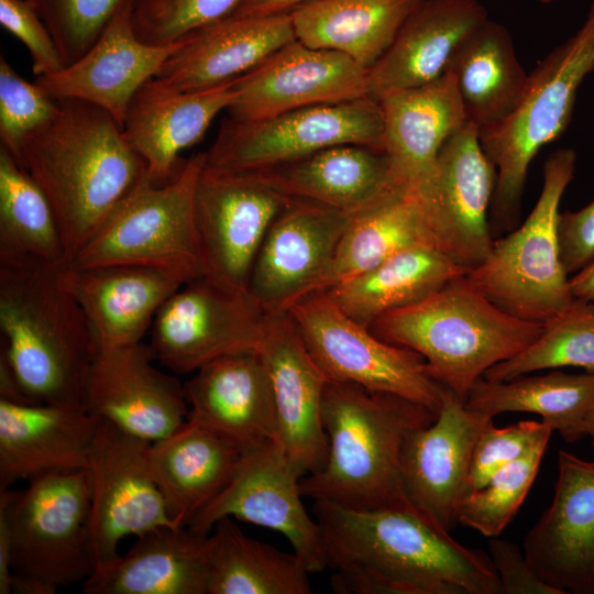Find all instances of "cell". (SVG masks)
Listing matches in <instances>:
<instances>
[{"mask_svg":"<svg viewBox=\"0 0 594 594\" xmlns=\"http://www.w3.org/2000/svg\"><path fill=\"white\" fill-rule=\"evenodd\" d=\"M339 593L499 594L490 554L462 546L407 501L376 509L315 502Z\"/></svg>","mask_w":594,"mask_h":594,"instance_id":"obj_1","label":"cell"},{"mask_svg":"<svg viewBox=\"0 0 594 594\" xmlns=\"http://www.w3.org/2000/svg\"><path fill=\"white\" fill-rule=\"evenodd\" d=\"M18 164L47 197L67 263L147 174L113 117L78 99L58 100L55 117L23 143Z\"/></svg>","mask_w":594,"mask_h":594,"instance_id":"obj_2","label":"cell"},{"mask_svg":"<svg viewBox=\"0 0 594 594\" xmlns=\"http://www.w3.org/2000/svg\"><path fill=\"white\" fill-rule=\"evenodd\" d=\"M63 264H0V360L31 404L82 407L98 345Z\"/></svg>","mask_w":594,"mask_h":594,"instance_id":"obj_3","label":"cell"},{"mask_svg":"<svg viewBox=\"0 0 594 594\" xmlns=\"http://www.w3.org/2000/svg\"><path fill=\"white\" fill-rule=\"evenodd\" d=\"M437 416L395 394L328 381L321 406L328 458L318 472L300 480L301 495L362 510L407 501L400 480L403 446Z\"/></svg>","mask_w":594,"mask_h":594,"instance_id":"obj_4","label":"cell"},{"mask_svg":"<svg viewBox=\"0 0 594 594\" xmlns=\"http://www.w3.org/2000/svg\"><path fill=\"white\" fill-rule=\"evenodd\" d=\"M543 327L496 306L465 274L417 302L384 314L369 328L383 341L419 353L430 377L465 403L490 367L527 348Z\"/></svg>","mask_w":594,"mask_h":594,"instance_id":"obj_5","label":"cell"},{"mask_svg":"<svg viewBox=\"0 0 594 594\" xmlns=\"http://www.w3.org/2000/svg\"><path fill=\"white\" fill-rule=\"evenodd\" d=\"M594 72V0L576 32L529 73L524 97L503 121L479 130L497 173L490 216L496 231L518 226L528 169L539 151L568 129L576 94Z\"/></svg>","mask_w":594,"mask_h":594,"instance_id":"obj_6","label":"cell"},{"mask_svg":"<svg viewBox=\"0 0 594 594\" xmlns=\"http://www.w3.org/2000/svg\"><path fill=\"white\" fill-rule=\"evenodd\" d=\"M87 469L29 480L0 491V522L9 538L12 593L54 594L95 570Z\"/></svg>","mask_w":594,"mask_h":594,"instance_id":"obj_7","label":"cell"},{"mask_svg":"<svg viewBox=\"0 0 594 594\" xmlns=\"http://www.w3.org/2000/svg\"><path fill=\"white\" fill-rule=\"evenodd\" d=\"M576 153L559 148L543 165L540 195L527 219L496 241L468 279L506 312L546 323L574 300L560 258L559 206L575 173Z\"/></svg>","mask_w":594,"mask_h":594,"instance_id":"obj_8","label":"cell"},{"mask_svg":"<svg viewBox=\"0 0 594 594\" xmlns=\"http://www.w3.org/2000/svg\"><path fill=\"white\" fill-rule=\"evenodd\" d=\"M204 165L200 152L165 184L153 183L146 174L67 264L146 265L200 276L194 194Z\"/></svg>","mask_w":594,"mask_h":594,"instance_id":"obj_9","label":"cell"},{"mask_svg":"<svg viewBox=\"0 0 594 594\" xmlns=\"http://www.w3.org/2000/svg\"><path fill=\"white\" fill-rule=\"evenodd\" d=\"M286 311L328 381L395 394L439 413L442 385L430 377L424 358L416 351L377 338L326 293L307 295Z\"/></svg>","mask_w":594,"mask_h":594,"instance_id":"obj_10","label":"cell"},{"mask_svg":"<svg viewBox=\"0 0 594 594\" xmlns=\"http://www.w3.org/2000/svg\"><path fill=\"white\" fill-rule=\"evenodd\" d=\"M380 102L355 100L296 109L271 118L222 121L205 152V166L223 172H257L339 144L384 150Z\"/></svg>","mask_w":594,"mask_h":594,"instance_id":"obj_11","label":"cell"},{"mask_svg":"<svg viewBox=\"0 0 594 594\" xmlns=\"http://www.w3.org/2000/svg\"><path fill=\"white\" fill-rule=\"evenodd\" d=\"M267 314L250 292L200 275L161 306L152 323L150 348L173 372H194L227 354L258 351Z\"/></svg>","mask_w":594,"mask_h":594,"instance_id":"obj_12","label":"cell"},{"mask_svg":"<svg viewBox=\"0 0 594 594\" xmlns=\"http://www.w3.org/2000/svg\"><path fill=\"white\" fill-rule=\"evenodd\" d=\"M289 199L255 173L216 170L204 165L194 194L201 275L231 289L249 292L258 250Z\"/></svg>","mask_w":594,"mask_h":594,"instance_id":"obj_13","label":"cell"},{"mask_svg":"<svg viewBox=\"0 0 594 594\" xmlns=\"http://www.w3.org/2000/svg\"><path fill=\"white\" fill-rule=\"evenodd\" d=\"M150 443L99 419L87 466L95 569L112 562L119 556L120 541L128 536L179 528L151 472Z\"/></svg>","mask_w":594,"mask_h":594,"instance_id":"obj_14","label":"cell"},{"mask_svg":"<svg viewBox=\"0 0 594 594\" xmlns=\"http://www.w3.org/2000/svg\"><path fill=\"white\" fill-rule=\"evenodd\" d=\"M304 474L283 449L268 441L242 455L227 486L187 526L209 535L217 521L237 518L280 532L310 573L327 568L323 535L301 502Z\"/></svg>","mask_w":594,"mask_h":594,"instance_id":"obj_15","label":"cell"},{"mask_svg":"<svg viewBox=\"0 0 594 594\" xmlns=\"http://www.w3.org/2000/svg\"><path fill=\"white\" fill-rule=\"evenodd\" d=\"M496 179L479 129L468 121L444 142L430 179L416 190L439 249L468 271L481 264L494 244L488 216Z\"/></svg>","mask_w":594,"mask_h":594,"instance_id":"obj_16","label":"cell"},{"mask_svg":"<svg viewBox=\"0 0 594 594\" xmlns=\"http://www.w3.org/2000/svg\"><path fill=\"white\" fill-rule=\"evenodd\" d=\"M441 398L436 420L414 430L405 440L400 480L407 502L450 531L468 494L475 444L493 418L469 409L444 386Z\"/></svg>","mask_w":594,"mask_h":594,"instance_id":"obj_17","label":"cell"},{"mask_svg":"<svg viewBox=\"0 0 594 594\" xmlns=\"http://www.w3.org/2000/svg\"><path fill=\"white\" fill-rule=\"evenodd\" d=\"M367 72L350 57L294 40L233 81L229 117L254 121L367 97Z\"/></svg>","mask_w":594,"mask_h":594,"instance_id":"obj_18","label":"cell"},{"mask_svg":"<svg viewBox=\"0 0 594 594\" xmlns=\"http://www.w3.org/2000/svg\"><path fill=\"white\" fill-rule=\"evenodd\" d=\"M154 359L142 343L100 350L85 377L82 407L151 443L177 430L189 415L184 386Z\"/></svg>","mask_w":594,"mask_h":594,"instance_id":"obj_19","label":"cell"},{"mask_svg":"<svg viewBox=\"0 0 594 594\" xmlns=\"http://www.w3.org/2000/svg\"><path fill=\"white\" fill-rule=\"evenodd\" d=\"M354 217L290 198L272 222L256 255L250 294L270 311L307 296L329 267Z\"/></svg>","mask_w":594,"mask_h":594,"instance_id":"obj_20","label":"cell"},{"mask_svg":"<svg viewBox=\"0 0 594 594\" xmlns=\"http://www.w3.org/2000/svg\"><path fill=\"white\" fill-rule=\"evenodd\" d=\"M522 550L549 585L563 594H594V461L559 450L552 502Z\"/></svg>","mask_w":594,"mask_h":594,"instance_id":"obj_21","label":"cell"},{"mask_svg":"<svg viewBox=\"0 0 594 594\" xmlns=\"http://www.w3.org/2000/svg\"><path fill=\"white\" fill-rule=\"evenodd\" d=\"M273 386L277 435L275 442L305 475L318 472L328 458L321 420L327 377L308 353L286 310L270 311L258 349Z\"/></svg>","mask_w":594,"mask_h":594,"instance_id":"obj_22","label":"cell"},{"mask_svg":"<svg viewBox=\"0 0 594 594\" xmlns=\"http://www.w3.org/2000/svg\"><path fill=\"white\" fill-rule=\"evenodd\" d=\"M193 278L179 270L133 264L59 268V280L85 312L99 351L141 343L161 306Z\"/></svg>","mask_w":594,"mask_h":594,"instance_id":"obj_23","label":"cell"},{"mask_svg":"<svg viewBox=\"0 0 594 594\" xmlns=\"http://www.w3.org/2000/svg\"><path fill=\"white\" fill-rule=\"evenodd\" d=\"M133 4L116 14L80 58L55 74L36 78L47 96L56 101L78 99L92 103L122 128L134 95L157 75L182 43L152 45L140 40L132 23Z\"/></svg>","mask_w":594,"mask_h":594,"instance_id":"obj_24","label":"cell"},{"mask_svg":"<svg viewBox=\"0 0 594 594\" xmlns=\"http://www.w3.org/2000/svg\"><path fill=\"white\" fill-rule=\"evenodd\" d=\"M184 385L188 418L213 430L243 454L275 441L277 416L267 366L258 351L220 356Z\"/></svg>","mask_w":594,"mask_h":594,"instance_id":"obj_25","label":"cell"},{"mask_svg":"<svg viewBox=\"0 0 594 594\" xmlns=\"http://www.w3.org/2000/svg\"><path fill=\"white\" fill-rule=\"evenodd\" d=\"M249 173L289 198L353 217L410 188L396 177L384 150L363 144H339Z\"/></svg>","mask_w":594,"mask_h":594,"instance_id":"obj_26","label":"cell"},{"mask_svg":"<svg viewBox=\"0 0 594 594\" xmlns=\"http://www.w3.org/2000/svg\"><path fill=\"white\" fill-rule=\"evenodd\" d=\"M479 0H421L367 72V97L381 101L440 78L460 45L488 20Z\"/></svg>","mask_w":594,"mask_h":594,"instance_id":"obj_27","label":"cell"},{"mask_svg":"<svg viewBox=\"0 0 594 594\" xmlns=\"http://www.w3.org/2000/svg\"><path fill=\"white\" fill-rule=\"evenodd\" d=\"M233 80L199 91H179L155 77L132 98L122 124L128 144L147 176L165 184L178 172V154L198 143L215 117L234 98Z\"/></svg>","mask_w":594,"mask_h":594,"instance_id":"obj_28","label":"cell"},{"mask_svg":"<svg viewBox=\"0 0 594 594\" xmlns=\"http://www.w3.org/2000/svg\"><path fill=\"white\" fill-rule=\"evenodd\" d=\"M98 422L84 407L0 399V491L19 480L87 469Z\"/></svg>","mask_w":594,"mask_h":594,"instance_id":"obj_29","label":"cell"},{"mask_svg":"<svg viewBox=\"0 0 594 594\" xmlns=\"http://www.w3.org/2000/svg\"><path fill=\"white\" fill-rule=\"evenodd\" d=\"M296 40L290 13L229 16L182 38L155 76L179 91H199L248 73Z\"/></svg>","mask_w":594,"mask_h":594,"instance_id":"obj_30","label":"cell"},{"mask_svg":"<svg viewBox=\"0 0 594 594\" xmlns=\"http://www.w3.org/2000/svg\"><path fill=\"white\" fill-rule=\"evenodd\" d=\"M384 141L396 177L419 190L430 179L444 142L468 122L453 76L446 72L425 86L378 101Z\"/></svg>","mask_w":594,"mask_h":594,"instance_id":"obj_31","label":"cell"},{"mask_svg":"<svg viewBox=\"0 0 594 594\" xmlns=\"http://www.w3.org/2000/svg\"><path fill=\"white\" fill-rule=\"evenodd\" d=\"M209 535L164 527L82 582L85 594H208Z\"/></svg>","mask_w":594,"mask_h":594,"instance_id":"obj_32","label":"cell"},{"mask_svg":"<svg viewBox=\"0 0 594 594\" xmlns=\"http://www.w3.org/2000/svg\"><path fill=\"white\" fill-rule=\"evenodd\" d=\"M242 455L220 435L190 418L167 437L150 443V469L177 527H187L218 496Z\"/></svg>","mask_w":594,"mask_h":594,"instance_id":"obj_33","label":"cell"},{"mask_svg":"<svg viewBox=\"0 0 594 594\" xmlns=\"http://www.w3.org/2000/svg\"><path fill=\"white\" fill-rule=\"evenodd\" d=\"M447 72L454 78L468 121L479 130L515 111L529 77L509 31L491 19L460 45Z\"/></svg>","mask_w":594,"mask_h":594,"instance_id":"obj_34","label":"cell"},{"mask_svg":"<svg viewBox=\"0 0 594 594\" xmlns=\"http://www.w3.org/2000/svg\"><path fill=\"white\" fill-rule=\"evenodd\" d=\"M421 0H317L290 13L296 40L334 51L369 72Z\"/></svg>","mask_w":594,"mask_h":594,"instance_id":"obj_35","label":"cell"},{"mask_svg":"<svg viewBox=\"0 0 594 594\" xmlns=\"http://www.w3.org/2000/svg\"><path fill=\"white\" fill-rule=\"evenodd\" d=\"M420 244L439 249L421 196L408 188L352 219L329 267L308 295L349 282L395 253Z\"/></svg>","mask_w":594,"mask_h":594,"instance_id":"obj_36","label":"cell"},{"mask_svg":"<svg viewBox=\"0 0 594 594\" xmlns=\"http://www.w3.org/2000/svg\"><path fill=\"white\" fill-rule=\"evenodd\" d=\"M469 271L432 245L406 248L371 271L326 293L359 323L417 302Z\"/></svg>","mask_w":594,"mask_h":594,"instance_id":"obj_37","label":"cell"},{"mask_svg":"<svg viewBox=\"0 0 594 594\" xmlns=\"http://www.w3.org/2000/svg\"><path fill=\"white\" fill-rule=\"evenodd\" d=\"M464 404L491 418L514 411L539 415L541 421L572 443L586 437L585 422L594 407V372L552 371L504 382L482 376L471 387Z\"/></svg>","mask_w":594,"mask_h":594,"instance_id":"obj_38","label":"cell"},{"mask_svg":"<svg viewBox=\"0 0 594 594\" xmlns=\"http://www.w3.org/2000/svg\"><path fill=\"white\" fill-rule=\"evenodd\" d=\"M209 535L208 594H310L309 570L286 553L244 535L231 517Z\"/></svg>","mask_w":594,"mask_h":594,"instance_id":"obj_39","label":"cell"},{"mask_svg":"<svg viewBox=\"0 0 594 594\" xmlns=\"http://www.w3.org/2000/svg\"><path fill=\"white\" fill-rule=\"evenodd\" d=\"M67 263L53 208L31 175L0 146V264Z\"/></svg>","mask_w":594,"mask_h":594,"instance_id":"obj_40","label":"cell"},{"mask_svg":"<svg viewBox=\"0 0 594 594\" xmlns=\"http://www.w3.org/2000/svg\"><path fill=\"white\" fill-rule=\"evenodd\" d=\"M564 366L594 372V301L574 298L564 311L544 323L535 341L513 358L490 367L483 377L504 382Z\"/></svg>","mask_w":594,"mask_h":594,"instance_id":"obj_41","label":"cell"},{"mask_svg":"<svg viewBox=\"0 0 594 594\" xmlns=\"http://www.w3.org/2000/svg\"><path fill=\"white\" fill-rule=\"evenodd\" d=\"M552 428L544 430L517 460L498 470L460 504L458 522L487 538L498 537L527 496L546 452Z\"/></svg>","mask_w":594,"mask_h":594,"instance_id":"obj_42","label":"cell"},{"mask_svg":"<svg viewBox=\"0 0 594 594\" xmlns=\"http://www.w3.org/2000/svg\"><path fill=\"white\" fill-rule=\"evenodd\" d=\"M48 28L64 66L80 58L111 20L135 0H30Z\"/></svg>","mask_w":594,"mask_h":594,"instance_id":"obj_43","label":"cell"},{"mask_svg":"<svg viewBox=\"0 0 594 594\" xmlns=\"http://www.w3.org/2000/svg\"><path fill=\"white\" fill-rule=\"evenodd\" d=\"M243 0H135L132 23L140 40L168 45L231 16Z\"/></svg>","mask_w":594,"mask_h":594,"instance_id":"obj_44","label":"cell"},{"mask_svg":"<svg viewBox=\"0 0 594 594\" xmlns=\"http://www.w3.org/2000/svg\"><path fill=\"white\" fill-rule=\"evenodd\" d=\"M58 111L52 99L36 84L22 78L9 62L0 58V141L18 162L25 140L51 121Z\"/></svg>","mask_w":594,"mask_h":594,"instance_id":"obj_45","label":"cell"},{"mask_svg":"<svg viewBox=\"0 0 594 594\" xmlns=\"http://www.w3.org/2000/svg\"><path fill=\"white\" fill-rule=\"evenodd\" d=\"M548 428L551 427L541 420H520L504 428L490 421L474 448L468 494L481 488L498 470L520 458Z\"/></svg>","mask_w":594,"mask_h":594,"instance_id":"obj_46","label":"cell"},{"mask_svg":"<svg viewBox=\"0 0 594 594\" xmlns=\"http://www.w3.org/2000/svg\"><path fill=\"white\" fill-rule=\"evenodd\" d=\"M0 24L25 45L37 77L65 67L48 28L30 0H0Z\"/></svg>","mask_w":594,"mask_h":594,"instance_id":"obj_47","label":"cell"},{"mask_svg":"<svg viewBox=\"0 0 594 594\" xmlns=\"http://www.w3.org/2000/svg\"><path fill=\"white\" fill-rule=\"evenodd\" d=\"M488 551L498 578L499 594H563L537 574L516 543L499 536L492 537Z\"/></svg>","mask_w":594,"mask_h":594,"instance_id":"obj_48","label":"cell"},{"mask_svg":"<svg viewBox=\"0 0 594 594\" xmlns=\"http://www.w3.org/2000/svg\"><path fill=\"white\" fill-rule=\"evenodd\" d=\"M560 258L568 275L594 260V199L576 211H563L558 218Z\"/></svg>","mask_w":594,"mask_h":594,"instance_id":"obj_49","label":"cell"},{"mask_svg":"<svg viewBox=\"0 0 594 594\" xmlns=\"http://www.w3.org/2000/svg\"><path fill=\"white\" fill-rule=\"evenodd\" d=\"M317 0H243L231 16H270L292 13Z\"/></svg>","mask_w":594,"mask_h":594,"instance_id":"obj_50","label":"cell"},{"mask_svg":"<svg viewBox=\"0 0 594 594\" xmlns=\"http://www.w3.org/2000/svg\"><path fill=\"white\" fill-rule=\"evenodd\" d=\"M574 298L594 301V260L569 278Z\"/></svg>","mask_w":594,"mask_h":594,"instance_id":"obj_51","label":"cell"},{"mask_svg":"<svg viewBox=\"0 0 594 594\" xmlns=\"http://www.w3.org/2000/svg\"><path fill=\"white\" fill-rule=\"evenodd\" d=\"M585 435L591 438L592 447L594 450V407L588 414V417L585 422Z\"/></svg>","mask_w":594,"mask_h":594,"instance_id":"obj_52","label":"cell"},{"mask_svg":"<svg viewBox=\"0 0 594 594\" xmlns=\"http://www.w3.org/2000/svg\"><path fill=\"white\" fill-rule=\"evenodd\" d=\"M541 4H550V3H553L556 0H535Z\"/></svg>","mask_w":594,"mask_h":594,"instance_id":"obj_53","label":"cell"}]
</instances>
